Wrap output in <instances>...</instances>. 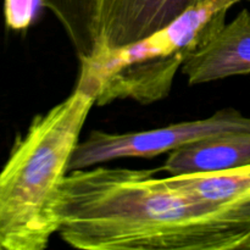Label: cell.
I'll use <instances>...</instances> for the list:
<instances>
[{"mask_svg": "<svg viewBox=\"0 0 250 250\" xmlns=\"http://www.w3.org/2000/svg\"><path fill=\"white\" fill-rule=\"evenodd\" d=\"M159 170L68 172L58 207L62 241L84 250H244L250 200L198 203L154 178Z\"/></svg>", "mask_w": 250, "mask_h": 250, "instance_id": "cell-1", "label": "cell"}, {"mask_svg": "<svg viewBox=\"0 0 250 250\" xmlns=\"http://www.w3.org/2000/svg\"><path fill=\"white\" fill-rule=\"evenodd\" d=\"M97 88L80 73L73 92L32 120L0 170V250H43L59 231V198Z\"/></svg>", "mask_w": 250, "mask_h": 250, "instance_id": "cell-2", "label": "cell"}, {"mask_svg": "<svg viewBox=\"0 0 250 250\" xmlns=\"http://www.w3.org/2000/svg\"><path fill=\"white\" fill-rule=\"evenodd\" d=\"M250 132V117L233 109L217 111L208 119L186 121L163 128L128 133L92 131L78 143L68 164V172L121 158H154L210 137Z\"/></svg>", "mask_w": 250, "mask_h": 250, "instance_id": "cell-3", "label": "cell"}, {"mask_svg": "<svg viewBox=\"0 0 250 250\" xmlns=\"http://www.w3.org/2000/svg\"><path fill=\"white\" fill-rule=\"evenodd\" d=\"M208 1L210 0H97L95 56L142 41L187 10Z\"/></svg>", "mask_w": 250, "mask_h": 250, "instance_id": "cell-4", "label": "cell"}, {"mask_svg": "<svg viewBox=\"0 0 250 250\" xmlns=\"http://www.w3.org/2000/svg\"><path fill=\"white\" fill-rule=\"evenodd\" d=\"M189 84L250 73V12L243 9L186 58L181 67Z\"/></svg>", "mask_w": 250, "mask_h": 250, "instance_id": "cell-5", "label": "cell"}, {"mask_svg": "<svg viewBox=\"0 0 250 250\" xmlns=\"http://www.w3.org/2000/svg\"><path fill=\"white\" fill-rule=\"evenodd\" d=\"M250 164V132L221 134L170 151L161 170L171 176L220 171Z\"/></svg>", "mask_w": 250, "mask_h": 250, "instance_id": "cell-6", "label": "cell"}, {"mask_svg": "<svg viewBox=\"0 0 250 250\" xmlns=\"http://www.w3.org/2000/svg\"><path fill=\"white\" fill-rule=\"evenodd\" d=\"M173 189L205 204H233L250 200V164L239 167L192 172L164 178Z\"/></svg>", "mask_w": 250, "mask_h": 250, "instance_id": "cell-7", "label": "cell"}, {"mask_svg": "<svg viewBox=\"0 0 250 250\" xmlns=\"http://www.w3.org/2000/svg\"><path fill=\"white\" fill-rule=\"evenodd\" d=\"M60 21L81 62L94 58L98 49L97 0H43Z\"/></svg>", "mask_w": 250, "mask_h": 250, "instance_id": "cell-8", "label": "cell"}, {"mask_svg": "<svg viewBox=\"0 0 250 250\" xmlns=\"http://www.w3.org/2000/svg\"><path fill=\"white\" fill-rule=\"evenodd\" d=\"M43 6V0H4L5 24L11 31H26Z\"/></svg>", "mask_w": 250, "mask_h": 250, "instance_id": "cell-9", "label": "cell"}, {"mask_svg": "<svg viewBox=\"0 0 250 250\" xmlns=\"http://www.w3.org/2000/svg\"><path fill=\"white\" fill-rule=\"evenodd\" d=\"M244 250H250V234H249L248 239H247V242H246V246H244Z\"/></svg>", "mask_w": 250, "mask_h": 250, "instance_id": "cell-10", "label": "cell"}]
</instances>
